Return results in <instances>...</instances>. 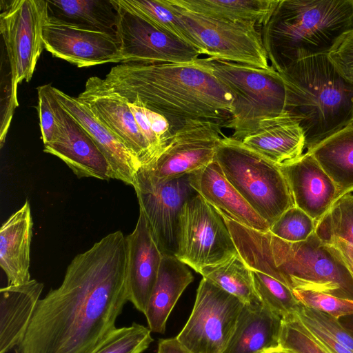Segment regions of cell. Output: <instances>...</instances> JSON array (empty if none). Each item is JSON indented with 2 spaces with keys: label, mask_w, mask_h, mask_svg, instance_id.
<instances>
[{
  "label": "cell",
  "mask_w": 353,
  "mask_h": 353,
  "mask_svg": "<svg viewBox=\"0 0 353 353\" xmlns=\"http://www.w3.org/2000/svg\"><path fill=\"white\" fill-rule=\"evenodd\" d=\"M127 263L120 230L76 255L61 285L39 299L16 353H93L128 301Z\"/></svg>",
  "instance_id": "6da1fadb"
},
{
  "label": "cell",
  "mask_w": 353,
  "mask_h": 353,
  "mask_svg": "<svg viewBox=\"0 0 353 353\" xmlns=\"http://www.w3.org/2000/svg\"><path fill=\"white\" fill-rule=\"evenodd\" d=\"M103 81L128 101L138 99L164 116L172 132L194 120L223 128L233 110L231 91L199 59L189 63H122L112 67Z\"/></svg>",
  "instance_id": "7a4b0ae2"
},
{
  "label": "cell",
  "mask_w": 353,
  "mask_h": 353,
  "mask_svg": "<svg viewBox=\"0 0 353 353\" xmlns=\"http://www.w3.org/2000/svg\"><path fill=\"white\" fill-rule=\"evenodd\" d=\"M239 254L253 270L268 274L292 290H309L353 299V279L336 250L315 233L288 242L223 217Z\"/></svg>",
  "instance_id": "3957f363"
},
{
  "label": "cell",
  "mask_w": 353,
  "mask_h": 353,
  "mask_svg": "<svg viewBox=\"0 0 353 353\" xmlns=\"http://www.w3.org/2000/svg\"><path fill=\"white\" fill-rule=\"evenodd\" d=\"M353 30V0H279L261 33L279 72L300 60L329 55Z\"/></svg>",
  "instance_id": "277c9868"
},
{
  "label": "cell",
  "mask_w": 353,
  "mask_h": 353,
  "mask_svg": "<svg viewBox=\"0 0 353 353\" xmlns=\"http://www.w3.org/2000/svg\"><path fill=\"white\" fill-rule=\"evenodd\" d=\"M279 73L285 85V112L303 130L307 151L352 123L353 83L328 55L300 60Z\"/></svg>",
  "instance_id": "5b68a950"
},
{
  "label": "cell",
  "mask_w": 353,
  "mask_h": 353,
  "mask_svg": "<svg viewBox=\"0 0 353 353\" xmlns=\"http://www.w3.org/2000/svg\"><path fill=\"white\" fill-rule=\"evenodd\" d=\"M199 61L211 69L234 97L232 114L223 125L232 130V137L241 140L261 121L285 112V85L272 67L265 70L209 57Z\"/></svg>",
  "instance_id": "8992f818"
},
{
  "label": "cell",
  "mask_w": 353,
  "mask_h": 353,
  "mask_svg": "<svg viewBox=\"0 0 353 353\" xmlns=\"http://www.w3.org/2000/svg\"><path fill=\"white\" fill-rule=\"evenodd\" d=\"M214 161L228 181L270 226L295 206L281 166L239 140L224 135L216 148Z\"/></svg>",
  "instance_id": "52a82bcc"
},
{
  "label": "cell",
  "mask_w": 353,
  "mask_h": 353,
  "mask_svg": "<svg viewBox=\"0 0 353 353\" xmlns=\"http://www.w3.org/2000/svg\"><path fill=\"white\" fill-rule=\"evenodd\" d=\"M166 1L200 54L261 69L271 68L261 31L256 26L211 18Z\"/></svg>",
  "instance_id": "ba28073f"
},
{
  "label": "cell",
  "mask_w": 353,
  "mask_h": 353,
  "mask_svg": "<svg viewBox=\"0 0 353 353\" xmlns=\"http://www.w3.org/2000/svg\"><path fill=\"white\" fill-rule=\"evenodd\" d=\"M222 128L219 123L202 120L179 126L165 147L139 168L134 184L156 185L203 168L214 161L216 148L224 136Z\"/></svg>",
  "instance_id": "9c48e42d"
},
{
  "label": "cell",
  "mask_w": 353,
  "mask_h": 353,
  "mask_svg": "<svg viewBox=\"0 0 353 353\" xmlns=\"http://www.w3.org/2000/svg\"><path fill=\"white\" fill-rule=\"evenodd\" d=\"M0 31L10 69L12 99L17 86L29 82L44 49L42 28L48 17L47 0H1Z\"/></svg>",
  "instance_id": "30bf717a"
},
{
  "label": "cell",
  "mask_w": 353,
  "mask_h": 353,
  "mask_svg": "<svg viewBox=\"0 0 353 353\" xmlns=\"http://www.w3.org/2000/svg\"><path fill=\"white\" fill-rule=\"evenodd\" d=\"M230 232L218 211L197 194L183 205L175 256L196 272L238 254Z\"/></svg>",
  "instance_id": "8fae6325"
},
{
  "label": "cell",
  "mask_w": 353,
  "mask_h": 353,
  "mask_svg": "<svg viewBox=\"0 0 353 353\" xmlns=\"http://www.w3.org/2000/svg\"><path fill=\"white\" fill-rule=\"evenodd\" d=\"M244 303L203 278L190 316L176 336L192 353H223Z\"/></svg>",
  "instance_id": "7c38bea8"
},
{
  "label": "cell",
  "mask_w": 353,
  "mask_h": 353,
  "mask_svg": "<svg viewBox=\"0 0 353 353\" xmlns=\"http://www.w3.org/2000/svg\"><path fill=\"white\" fill-rule=\"evenodd\" d=\"M118 7L117 38L121 63H189L200 53L189 44L163 32L114 0Z\"/></svg>",
  "instance_id": "4fadbf2b"
},
{
  "label": "cell",
  "mask_w": 353,
  "mask_h": 353,
  "mask_svg": "<svg viewBox=\"0 0 353 353\" xmlns=\"http://www.w3.org/2000/svg\"><path fill=\"white\" fill-rule=\"evenodd\" d=\"M193 175L187 174L156 185H133L139 210L163 255L175 256L177 252L182 208L198 194L192 185Z\"/></svg>",
  "instance_id": "5bb4252c"
},
{
  "label": "cell",
  "mask_w": 353,
  "mask_h": 353,
  "mask_svg": "<svg viewBox=\"0 0 353 353\" xmlns=\"http://www.w3.org/2000/svg\"><path fill=\"white\" fill-rule=\"evenodd\" d=\"M42 36L48 52L78 68L121 63L117 35L48 15L43 25Z\"/></svg>",
  "instance_id": "9a60e30c"
},
{
  "label": "cell",
  "mask_w": 353,
  "mask_h": 353,
  "mask_svg": "<svg viewBox=\"0 0 353 353\" xmlns=\"http://www.w3.org/2000/svg\"><path fill=\"white\" fill-rule=\"evenodd\" d=\"M52 88L51 101L57 131L53 140L43 145V152L62 160L79 178L113 179L106 159L82 126L60 105Z\"/></svg>",
  "instance_id": "2e32d148"
},
{
  "label": "cell",
  "mask_w": 353,
  "mask_h": 353,
  "mask_svg": "<svg viewBox=\"0 0 353 353\" xmlns=\"http://www.w3.org/2000/svg\"><path fill=\"white\" fill-rule=\"evenodd\" d=\"M77 97L139 161L141 167L151 159L150 150L127 100L111 90L103 79L94 76Z\"/></svg>",
  "instance_id": "e0dca14e"
},
{
  "label": "cell",
  "mask_w": 353,
  "mask_h": 353,
  "mask_svg": "<svg viewBox=\"0 0 353 353\" xmlns=\"http://www.w3.org/2000/svg\"><path fill=\"white\" fill-rule=\"evenodd\" d=\"M128 301L143 314L154 286L163 254L156 243L141 210L133 232L125 236Z\"/></svg>",
  "instance_id": "ac0fdd59"
},
{
  "label": "cell",
  "mask_w": 353,
  "mask_h": 353,
  "mask_svg": "<svg viewBox=\"0 0 353 353\" xmlns=\"http://www.w3.org/2000/svg\"><path fill=\"white\" fill-rule=\"evenodd\" d=\"M60 105L86 131L106 159L112 178L133 185L141 164L120 140L80 100L52 88Z\"/></svg>",
  "instance_id": "d6986e66"
},
{
  "label": "cell",
  "mask_w": 353,
  "mask_h": 353,
  "mask_svg": "<svg viewBox=\"0 0 353 353\" xmlns=\"http://www.w3.org/2000/svg\"><path fill=\"white\" fill-rule=\"evenodd\" d=\"M281 168L295 206L318 222L339 196L334 182L307 151L297 160Z\"/></svg>",
  "instance_id": "ffe728a7"
},
{
  "label": "cell",
  "mask_w": 353,
  "mask_h": 353,
  "mask_svg": "<svg viewBox=\"0 0 353 353\" xmlns=\"http://www.w3.org/2000/svg\"><path fill=\"white\" fill-rule=\"evenodd\" d=\"M192 185L223 217L257 231H269L270 225L228 181L216 161L194 172Z\"/></svg>",
  "instance_id": "44dd1931"
},
{
  "label": "cell",
  "mask_w": 353,
  "mask_h": 353,
  "mask_svg": "<svg viewBox=\"0 0 353 353\" xmlns=\"http://www.w3.org/2000/svg\"><path fill=\"white\" fill-rule=\"evenodd\" d=\"M239 141L280 166L297 160L306 149L303 130L286 112L261 121L255 130Z\"/></svg>",
  "instance_id": "7402d4cb"
},
{
  "label": "cell",
  "mask_w": 353,
  "mask_h": 353,
  "mask_svg": "<svg viewBox=\"0 0 353 353\" xmlns=\"http://www.w3.org/2000/svg\"><path fill=\"white\" fill-rule=\"evenodd\" d=\"M33 221L28 200L0 228V266L8 285H21L30 279V244Z\"/></svg>",
  "instance_id": "603a6c76"
},
{
  "label": "cell",
  "mask_w": 353,
  "mask_h": 353,
  "mask_svg": "<svg viewBox=\"0 0 353 353\" xmlns=\"http://www.w3.org/2000/svg\"><path fill=\"white\" fill-rule=\"evenodd\" d=\"M35 279L0 290V353H8L21 343L43 289Z\"/></svg>",
  "instance_id": "cb8c5ba5"
},
{
  "label": "cell",
  "mask_w": 353,
  "mask_h": 353,
  "mask_svg": "<svg viewBox=\"0 0 353 353\" xmlns=\"http://www.w3.org/2000/svg\"><path fill=\"white\" fill-rule=\"evenodd\" d=\"M281 319L261 302L244 303L223 353H267L278 347Z\"/></svg>",
  "instance_id": "d4e9b609"
},
{
  "label": "cell",
  "mask_w": 353,
  "mask_h": 353,
  "mask_svg": "<svg viewBox=\"0 0 353 353\" xmlns=\"http://www.w3.org/2000/svg\"><path fill=\"white\" fill-rule=\"evenodd\" d=\"M194 280L187 265L175 256L163 255L145 312L148 328L163 334L168 319L181 294Z\"/></svg>",
  "instance_id": "484cf974"
},
{
  "label": "cell",
  "mask_w": 353,
  "mask_h": 353,
  "mask_svg": "<svg viewBox=\"0 0 353 353\" xmlns=\"http://www.w3.org/2000/svg\"><path fill=\"white\" fill-rule=\"evenodd\" d=\"M183 9L211 18L262 27L279 0H169Z\"/></svg>",
  "instance_id": "4316f807"
},
{
  "label": "cell",
  "mask_w": 353,
  "mask_h": 353,
  "mask_svg": "<svg viewBox=\"0 0 353 353\" xmlns=\"http://www.w3.org/2000/svg\"><path fill=\"white\" fill-rule=\"evenodd\" d=\"M307 152L314 157L334 182L339 196L353 192V124Z\"/></svg>",
  "instance_id": "83f0119b"
},
{
  "label": "cell",
  "mask_w": 353,
  "mask_h": 353,
  "mask_svg": "<svg viewBox=\"0 0 353 353\" xmlns=\"http://www.w3.org/2000/svg\"><path fill=\"white\" fill-rule=\"evenodd\" d=\"M47 6L50 17L117 35L114 0H47Z\"/></svg>",
  "instance_id": "f1b7e54d"
},
{
  "label": "cell",
  "mask_w": 353,
  "mask_h": 353,
  "mask_svg": "<svg viewBox=\"0 0 353 353\" xmlns=\"http://www.w3.org/2000/svg\"><path fill=\"white\" fill-rule=\"evenodd\" d=\"M199 273L243 303L261 302L254 288L252 270L239 254L223 263L204 268Z\"/></svg>",
  "instance_id": "f546056e"
},
{
  "label": "cell",
  "mask_w": 353,
  "mask_h": 353,
  "mask_svg": "<svg viewBox=\"0 0 353 353\" xmlns=\"http://www.w3.org/2000/svg\"><path fill=\"white\" fill-rule=\"evenodd\" d=\"M117 1L159 30L194 48L192 40L166 0Z\"/></svg>",
  "instance_id": "4dcf8cb0"
},
{
  "label": "cell",
  "mask_w": 353,
  "mask_h": 353,
  "mask_svg": "<svg viewBox=\"0 0 353 353\" xmlns=\"http://www.w3.org/2000/svg\"><path fill=\"white\" fill-rule=\"evenodd\" d=\"M314 233L327 244L341 239L353 246V192L337 198L317 222Z\"/></svg>",
  "instance_id": "1f68e13d"
},
{
  "label": "cell",
  "mask_w": 353,
  "mask_h": 353,
  "mask_svg": "<svg viewBox=\"0 0 353 353\" xmlns=\"http://www.w3.org/2000/svg\"><path fill=\"white\" fill-rule=\"evenodd\" d=\"M128 102L148 144L151 161L165 147L172 136L170 123L164 116L147 108L138 99Z\"/></svg>",
  "instance_id": "d6a6232c"
},
{
  "label": "cell",
  "mask_w": 353,
  "mask_h": 353,
  "mask_svg": "<svg viewBox=\"0 0 353 353\" xmlns=\"http://www.w3.org/2000/svg\"><path fill=\"white\" fill-rule=\"evenodd\" d=\"M256 292L261 302L272 312L283 318L301 305L288 286L261 272L252 270Z\"/></svg>",
  "instance_id": "836d02e7"
},
{
  "label": "cell",
  "mask_w": 353,
  "mask_h": 353,
  "mask_svg": "<svg viewBox=\"0 0 353 353\" xmlns=\"http://www.w3.org/2000/svg\"><path fill=\"white\" fill-rule=\"evenodd\" d=\"M151 330L137 323L116 328L93 353H143L153 341Z\"/></svg>",
  "instance_id": "e575fe53"
},
{
  "label": "cell",
  "mask_w": 353,
  "mask_h": 353,
  "mask_svg": "<svg viewBox=\"0 0 353 353\" xmlns=\"http://www.w3.org/2000/svg\"><path fill=\"white\" fill-rule=\"evenodd\" d=\"M316 223L303 210L293 206L284 212L271 225L269 232L285 241L301 242L314 233Z\"/></svg>",
  "instance_id": "d590c367"
},
{
  "label": "cell",
  "mask_w": 353,
  "mask_h": 353,
  "mask_svg": "<svg viewBox=\"0 0 353 353\" xmlns=\"http://www.w3.org/2000/svg\"><path fill=\"white\" fill-rule=\"evenodd\" d=\"M279 345L299 353H330L303 325L295 312L281 319Z\"/></svg>",
  "instance_id": "8d00e7d4"
},
{
  "label": "cell",
  "mask_w": 353,
  "mask_h": 353,
  "mask_svg": "<svg viewBox=\"0 0 353 353\" xmlns=\"http://www.w3.org/2000/svg\"><path fill=\"white\" fill-rule=\"evenodd\" d=\"M292 292L299 304L307 308L325 313L339 320L353 316V299L309 290H294Z\"/></svg>",
  "instance_id": "74e56055"
},
{
  "label": "cell",
  "mask_w": 353,
  "mask_h": 353,
  "mask_svg": "<svg viewBox=\"0 0 353 353\" xmlns=\"http://www.w3.org/2000/svg\"><path fill=\"white\" fill-rule=\"evenodd\" d=\"M51 84H46L37 88V110L43 145L50 143L57 131V119L51 101Z\"/></svg>",
  "instance_id": "f35d334b"
},
{
  "label": "cell",
  "mask_w": 353,
  "mask_h": 353,
  "mask_svg": "<svg viewBox=\"0 0 353 353\" xmlns=\"http://www.w3.org/2000/svg\"><path fill=\"white\" fill-rule=\"evenodd\" d=\"M340 72L353 83V30L328 55Z\"/></svg>",
  "instance_id": "ab89813d"
},
{
  "label": "cell",
  "mask_w": 353,
  "mask_h": 353,
  "mask_svg": "<svg viewBox=\"0 0 353 353\" xmlns=\"http://www.w3.org/2000/svg\"><path fill=\"white\" fill-rule=\"evenodd\" d=\"M328 244L336 250L353 279V246L341 239H334Z\"/></svg>",
  "instance_id": "60d3db41"
},
{
  "label": "cell",
  "mask_w": 353,
  "mask_h": 353,
  "mask_svg": "<svg viewBox=\"0 0 353 353\" xmlns=\"http://www.w3.org/2000/svg\"><path fill=\"white\" fill-rule=\"evenodd\" d=\"M157 353H192L184 347L176 338L161 339L158 341Z\"/></svg>",
  "instance_id": "b9f144b4"
},
{
  "label": "cell",
  "mask_w": 353,
  "mask_h": 353,
  "mask_svg": "<svg viewBox=\"0 0 353 353\" xmlns=\"http://www.w3.org/2000/svg\"><path fill=\"white\" fill-rule=\"evenodd\" d=\"M267 353H299L296 350L287 347H283L282 345H279L278 347L270 350Z\"/></svg>",
  "instance_id": "7bdbcfd3"
},
{
  "label": "cell",
  "mask_w": 353,
  "mask_h": 353,
  "mask_svg": "<svg viewBox=\"0 0 353 353\" xmlns=\"http://www.w3.org/2000/svg\"><path fill=\"white\" fill-rule=\"evenodd\" d=\"M341 322L343 326L353 335V316H347V319Z\"/></svg>",
  "instance_id": "ee69618b"
},
{
  "label": "cell",
  "mask_w": 353,
  "mask_h": 353,
  "mask_svg": "<svg viewBox=\"0 0 353 353\" xmlns=\"http://www.w3.org/2000/svg\"><path fill=\"white\" fill-rule=\"evenodd\" d=\"M351 124H353V121H352V123H351Z\"/></svg>",
  "instance_id": "f6af8a7d"
}]
</instances>
